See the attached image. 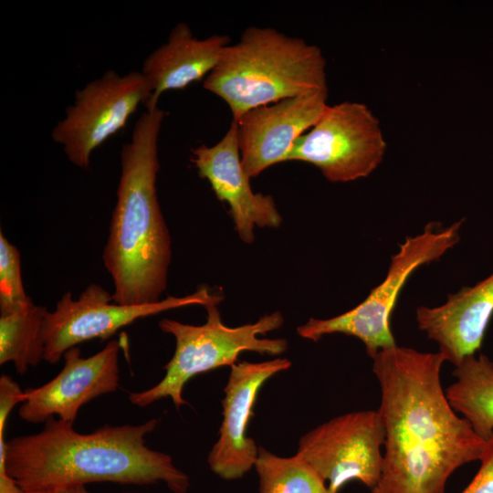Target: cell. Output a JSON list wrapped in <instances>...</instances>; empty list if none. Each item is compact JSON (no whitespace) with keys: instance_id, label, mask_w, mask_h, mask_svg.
<instances>
[{"instance_id":"obj_9","label":"cell","mask_w":493,"mask_h":493,"mask_svg":"<svg viewBox=\"0 0 493 493\" xmlns=\"http://www.w3.org/2000/svg\"><path fill=\"white\" fill-rule=\"evenodd\" d=\"M384 436L378 409L351 412L305 434L296 455L328 483L330 493L353 480L372 490L383 470Z\"/></svg>"},{"instance_id":"obj_3","label":"cell","mask_w":493,"mask_h":493,"mask_svg":"<svg viewBox=\"0 0 493 493\" xmlns=\"http://www.w3.org/2000/svg\"><path fill=\"white\" fill-rule=\"evenodd\" d=\"M165 115L159 107L146 109L121 150L117 202L102 255L113 281V301L121 305L157 303L167 286L171 237L156 189Z\"/></svg>"},{"instance_id":"obj_6","label":"cell","mask_w":493,"mask_h":493,"mask_svg":"<svg viewBox=\"0 0 493 493\" xmlns=\"http://www.w3.org/2000/svg\"><path fill=\"white\" fill-rule=\"evenodd\" d=\"M463 220L440 228L428 223L415 236H407L392 256L384 279L353 309L330 319H309L298 327V334L317 341L324 335L342 333L358 338L373 359L383 349L396 345L390 317L399 293L410 276L421 266L438 260L460 241Z\"/></svg>"},{"instance_id":"obj_13","label":"cell","mask_w":493,"mask_h":493,"mask_svg":"<svg viewBox=\"0 0 493 493\" xmlns=\"http://www.w3.org/2000/svg\"><path fill=\"white\" fill-rule=\"evenodd\" d=\"M290 366L291 362L285 358L242 362L230 366L222 400L219 436L207 457L209 467L216 476L235 480L255 467L259 446L246 432L258 392L269 378Z\"/></svg>"},{"instance_id":"obj_11","label":"cell","mask_w":493,"mask_h":493,"mask_svg":"<svg viewBox=\"0 0 493 493\" xmlns=\"http://www.w3.org/2000/svg\"><path fill=\"white\" fill-rule=\"evenodd\" d=\"M120 348V341L113 340L87 358L77 346L68 349L63 355L64 367L55 378L25 391L20 417L37 424L58 416L73 424L83 404L119 387Z\"/></svg>"},{"instance_id":"obj_2","label":"cell","mask_w":493,"mask_h":493,"mask_svg":"<svg viewBox=\"0 0 493 493\" xmlns=\"http://www.w3.org/2000/svg\"><path fill=\"white\" fill-rule=\"evenodd\" d=\"M157 425V419H151L80 434L73 424L50 417L41 432L6 442L5 471L24 489L34 492L52 493L95 482H163L173 493H186L189 477L169 455L146 446L145 436Z\"/></svg>"},{"instance_id":"obj_22","label":"cell","mask_w":493,"mask_h":493,"mask_svg":"<svg viewBox=\"0 0 493 493\" xmlns=\"http://www.w3.org/2000/svg\"><path fill=\"white\" fill-rule=\"evenodd\" d=\"M480 467L461 493H493V438L488 442Z\"/></svg>"},{"instance_id":"obj_17","label":"cell","mask_w":493,"mask_h":493,"mask_svg":"<svg viewBox=\"0 0 493 493\" xmlns=\"http://www.w3.org/2000/svg\"><path fill=\"white\" fill-rule=\"evenodd\" d=\"M455 381L446 389L453 409L484 441L493 438V361L487 355L466 357L453 371Z\"/></svg>"},{"instance_id":"obj_8","label":"cell","mask_w":493,"mask_h":493,"mask_svg":"<svg viewBox=\"0 0 493 493\" xmlns=\"http://www.w3.org/2000/svg\"><path fill=\"white\" fill-rule=\"evenodd\" d=\"M152 88L141 71L120 75L110 69L76 90L74 102L53 128L52 140L63 147L68 161L87 169L94 150L121 130Z\"/></svg>"},{"instance_id":"obj_14","label":"cell","mask_w":493,"mask_h":493,"mask_svg":"<svg viewBox=\"0 0 493 493\" xmlns=\"http://www.w3.org/2000/svg\"><path fill=\"white\" fill-rule=\"evenodd\" d=\"M191 162L199 176L210 184L217 199L229 205L235 228L245 243L254 241L256 226H280L282 218L272 196L254 193L250 186V177L241 162L235 121L215 144L193 149Z\"/></svg>"},{"instance_id":"obj_10","label":"cell","mask_w":493,"mask_h":493,"mask_svg":"<svg viewBox=\"0 0 493 493\" xmlns=\"http://www.w3.org/2000/svg\"><path fill=\"white\" fill-rule=\"evenodd\" d=\"M202 287L184 297H168L157 303L126 306L115 303L112 295L97 284L89 285L77 300L66 292L53 311H47L42 327L44 360L58 363L64 353L78 344L92 340H105L134 320L163 311L190 305L222 300Z\"/></svg>"},{"instance_id":"obj_21","label":"cell","mask_w":493,"mask_h":493,"mask_svg":"<svg viewBox=\"0 0 493 493\" xmlns=\"http://www.w3.org/2000/svg\"><path fill=\"white\" fill-rule=\"evenodd\" d=\"M25 399V391L8 375L0 377V435H5V428L13 408Z\"/></svg>"},{"instance_id":"obj_19","label":"cell","mask_w":493,"mask_h":493,"mask_svg":"<svg viewBox=\"0 0 493 493\" xmlns=\"http://www.w3.org/2000/svg\"><path fill=\"white\" fill-rule=\"evenodd\" d=\"M254 467L258 493H330L326 481L296 454L279 456L259 446Z\"/></svg>"},{"instance_id":"obj_1","label":"cell","mask_w":493,"mask_h":493,"mask_svg":"<svg viewBox=\"0 0 493 493\" xmlns=\"http://www.w3.org/2000/svg\"><path fill=\"white\" fill-rule=\"evenodd\" d=\"M372 361L385 436L371 493H446L452 474L480 460L488 442L451 406L441 383L445 357L396 344Z\"/></svg>"},{"instance_id":"obj_24","label":"cell","mask_w":493,"mask_h":493,"mask_svg":"<svg viewBox=\"0 0 493 493\" xmlns=\"http://www.w3.org/2000/svg\"><path fill=\"white\" fill-rule=\"evenodd\" d=\"M52 493H89L85 486H74L58 489Z\"/></svg>"},{"instance_id":"obj_12","label":"cell","mask_w":493,"mask_h":493,"mask_svg":"<svg viewBox=\"0 0 493 493\" xmlns=\"http://www.w3.org/2000/svg\"><path fill=\"white\" fill-rule=\"evenodd\" d=\"M327 99L328 89L313 90L252 109L235 121L242 165L250 178L288 162L297 140L322 115Z\"/></svg>"},{"instance_id":"obj_20","label":"cell","mask_w":493,"mask_h":493,"mask_svg":"<svg viewBox=\"0 0 493 493\" xmlns=\"http://www.w3.org/2000/svg\"><path fill=\"white\" fill-rule=\"evenodd\" d=\"M31 299L26 294L18 249L0 232V315L23 308Z\"/></svg>"},{"instance_id":"obj_4","label":"cell","mask_w":493,"mask_h":493,"mask_svg":"<svg viewBox=\"0 0 493 493\" xmlns=\"http://www.w3.org/2000/svg\"><path fill=\"white\" fill-rule=\"evenodd\" d=\"M203 87L222 99L232 120L248 110L328 89L321 49L272 27L249 26L228 45Z\"/></svg>"},{"instance_id":"obj_16","label":"cell","mask_w":493,"mask_h":493,"mask_svg":"<svg viewBox=\"0 0 493 493\" xmlns=\"http://www.w3.org/2000/svg\"><path fill=\"white\" fill-rule=\"evenodd\" d=\"M229 42L225 35L197 38L186 23L176 24L167 41L149 54L142 63L141 72L152 88L145 109L158 107L161 95L168 90L183 89L205 79L216 67Z\"/></svg>"},{"instance_id":"obj_23","label":"cell","mask_w":493,"mask_h":493,"mask_svg":"<svg viewBox=\"0 0 493 493\" xmlns=\"http://www.w3.org/2000/svg\"><path fill=\"white\" fill-rule=\"evenodd\" d=\"M0 493H42L24 489L6 471L0 472Z\"/></svg>"},{"instance_id":"obj_7","label":"cell","mask_w":493,"mask_h":493,"mask_svg":"<svg viewBox=\"0 0 493 493\" xmlns=\"http://www.w3.org/2000/svg\"><path fill=\"white\" fill-rule=\"evenodd\" d=\"M386 142L380 121L363 103L328 105L295 142L288 161L309 163L332 183L365 178L382 163Z\"/></svg>"},{"instance_id":"obj_15","label":"cell","mask_w":493,"mask_h":493,"mask_svg":"<svg viewBox=\"0 0 493 493\" xmlns=\"http://www.w3.org/2000/svg\"><path fill=\"white\" fill-rule=\"evenodd\" d=\"M492 315L493 272L449 295L441 305L415 310L419 330L437 343L438 351L454 366L480 350Z\"/></svg>"},{"instance_id":"obj_5","label":"cell","mask_w":493,"mask_h":493,"mask_svg":"<svg viewBox=\"0 0 493 493\" xmlns=\"http://www.w3.org/2000/svg\"><path fill=\"white\" fill-rule=\"evenodd\" d=\"M220 301L214 300L204 306L207 317L203 325L184 324L166 318L159 321L160 329L174 337L175 351L163 367L165 375L156 385L129 395L132 404L145 407L170 397L179 409L186 404L183 390L192 377L221 366H232L245 351L279 355L287 350L285 339L258 338L282 326L284 319L279 311L265 315L254 323L231 328L221 320L217 308Z\"/></svg>"},{"instance_id":"obj_25","label":"cell","mask_w":493,"mask_h":493,"mask_svg":"<svg viewBox=\"0 0 493 493\" xmlns=\"http://www.w3.org/2000/svg\"><path fill=\"white\" fill-rule=\"evenodd\" d=\"M125 493H130V492H125Z\"/></svg>"},{"instance_id":"obj_18","label":"cell","mask_w":493,"mask_h":493,"mask_svg":"<svg viewBox=\"0 0 493 493\" xmlns=\"http://www.w3.org/2000/svg\"><path fill=\"white\" fill-rule=\"evenodd\" d=\"M47 311L31 299L20 309L0 315V364L12 362L24 374L44 360L42 327Z\"/></svg>"}]
</instances>
